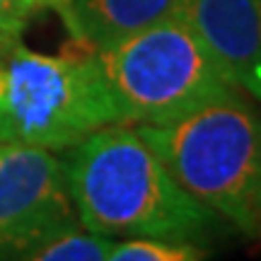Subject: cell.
Returning <instances> with one entry per match:
<instances>
[{"label": "cell", "mask_w": 261, "mask_h": 261, "mask_svg": "<svg viewBox=\"0 0 261 261\" xmlns=\"http://www.w3.org/2000/svg\"><path fill=\"white\" fill-rule=\"evenodd\" d=\"M177 15L201 37L227 77L261 102V0H181Z\"/></svg>", "instance_id": "cell-6"}, {"label": "cell", "mask_w": 261, "mask_h": 261, "mask_svg": "<svg viewBox=\"0 0 261 261\" xmlns=\"http://www.w3.org/2000/svg\"><path fill=\"white\" fill-rule=\"evenodd\" d=\"M34 3H37L41 10H44V8H54V10H58V12H61V10H63L70 0H34Z\"/></svg>", "instance_id": "cell-11"}, {"label": "cell", "mask_w": 261, "mask_h": 261, "mask_svg": "<svg viewBox=\"0 0 261 261\" xmlns=\"http://www.w3.org/2000/svg\"><path fill=\"white\" fill-rule=\"evenodd\" d=\"M77 220L104 237L208 242L223 218L177 184L133 123L85 136L65 160Z\"/></svg>", "instance_id": "cell-1"}, {"label": "cell", "mask_w": 261, "mask_h": 261, "mask_svg": "<svg viewBox=\"0 0 261 261\" xmlns=\"http://www.w3.org/2000/svg\"><path fill=\"white\" fill-rule=\"evenodd\" d=\"M39 10L34 0H0V37H22Z\"/></svg>", "instance_id": "cell-10"}, {"label": "cell", "mask_w": 261, "mask_h": 261, "mask_svg": "<svg viewBox=\"0 0 261 261\" xmlns=\"http://www.w3.org/2000/svg\"><path fill=\"white\" fill-rule=\"evenodd\" d=\"M136 128L189 196L242 232L261 234V114L244 94Z\"/></svg>", "instance_id": "cell-2"}, {"label": "cell", "mask_w": 261, "mask_h": 261, "mask_svg": "<svg viewBox=\"0 0 261 261\" xmlns=\"http://www.w3.org/2000/svg\"><path fill=\"white\" fill-rule=\"evenodd\" d=\"M77 225L65 160L54 150L0 143V261H24Z\"/></svg>", "instance_id": "cell-5"}, {"label": "cell", "mask_w": 261, "mask_h": 261, "mask_svg": "<svg viewBox=\"0 0 261 261\" xmlns=\"http://www.w3.org/2000/svg\"><path fill=\"white\" fill-rule=\"evenodd\" d=\"M181 0H70L63 10L77 46L97 51L152 22L177 15Z\"/></svg>", "instance_id": "cell-7"}, {"label": "cell", "mask_w": 261, "mask_h": 261, "mask_svg": "<svg viewBox=\"0 0 261 261\" xmlns=\"http://www.w3.org/2000/svg\"><path fill=\"white\" fill-rule=\"evenodd\" d=\"M104 261H205V252L196 242L126 237L123 242H112Z\"/></svg>", "instance_id": "cell-9"}, {"label": "cell", "mask_w": 261, "mask_h": 261, "mask_svg": "<svg viewBox=\"0 0 261 261\" xmlns=\"http://www.w3.org/2000/svg\"><path fill=\"white\" fill-rule=\"evenodd\" d=\"M109 247H112V237L90 232L83 225H77L41 244L24 261H104Z\"/></svg>", "instance_id": "cell-8"}, {"label": "cell", "mask_w": 261, "mask_h": 261, "mask_svg": "<svg viewBox=\"0 0 261 261\" xmlns=\"http://www.w3.org/2000/svg\"><path fill=\"white\" fill-rule=\"evenodd\" d=\"M121 123L162 126L242 94L179 15L92 51Z\"/></svg>", "instance_id": "cell-3"}, {"label": "cell", "mask_w": 261, "mask_h": 261, "mask_svg": "<svg viewBox=\"0 0 261 261\" xmlns=\"http://www.w3.org/2000/svg\"><path fill=\"white\" fill-rule=\"evenodd\" d=\"M109 123H121V116L92 51L46 56L27 48L22 37H0L3 145L70 150Z\"/></svg>", "instance_id": "cell-4"}]
</instances>
